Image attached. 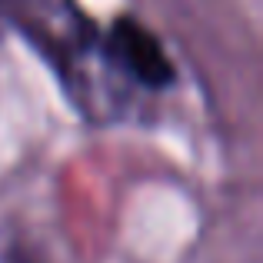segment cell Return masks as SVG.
<instances>
[{"instance_id": "6da1fadb", "label": "cell", "mask_w": 263, "mask_h": 263, "mask_svg": "<svg viewBox=\"0 0 263 263\" xmlns=\"http://www.w3.org/2000/svg\"><path fill=\"white\" fill-rule=\"evenodd\" d=\"M7 27L17 30L53 70L70 103L97 120V90L90 84V64H100V27L80 10L77 0H13Z\"/></svg>"}, {"instance_id": "7a4b0ae2", "label": "cell", "mask_w": 263, "mask_h": 263, "mask_svg": "<svg viewBox=\"0 0 263 263\" xmlns=\"http://www.w3.org/2000/svg\"><path fill=\"white\" fill-rule=\"evenodd\" d=\"M100 60L114 80L150 93L174 90L180 80V70L170 60L163 40L134 13H120L107 27H100Z\"/></svg>"}, {"instance_id": "3957f363", "label": "cell", "mask_w": 263, "mask_h": 263, "mask_svg": "<svg viewBox=\"0 0 263 263\" xmlns=\"http://www.w3.org/2000/svg\"><path fill=\"white\" fill-rule=\"evenodd\" d=\"M0 263H47V260L30 240H10L0 250Z\"/></svg>"}, {"instance_id": "277c9868", "label": "cell", "mask_w": 263, "mask_h": 263, "mask_svg": "<svg viewBox=\"0 0 263 263\" xmlns=\"http://www.w3.org/2000/svg\"><path fill=\"white\" fill-rule=\"evenodd\" d=\"M10 7H13V0H0V37L7 33V13H10Z\"/></svg>"}]
</instances>
